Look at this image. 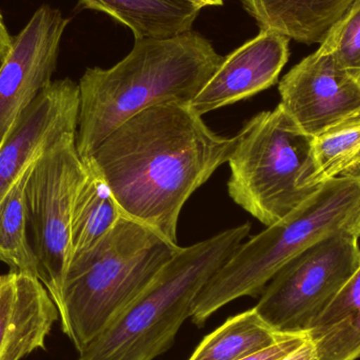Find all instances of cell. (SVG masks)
Wrapping results in <instances>:
<instances>
[{
	"label": "cell",
	"mask_w": 360,
	"mask_h": 360,
	"mask_svg": "<svg viewBox=\"0 0 360 360\" xmlns=\"http://www.w3.org/2000/svg\"><path fill=\"white\" fill-rule=\"evenodd\" d=\"M238 139L216 134L190 105L167 103L120 124L82 162L109 186L122 216L179 245L182 207Z\"/></svg>",
	"instance_id": "cell-1"
},
{
	"label": "cell",
	"mask_w": 360,
	"mask_h": 360,
	"mask_svg": "<svg viewBox=\"0 0 360 360\" xmlns=\"http://www.w3.org/2000/svg\"><path fill=\"white\" fill-rule=\"evenodd\" d=\"M224 57L198 32L135 39L131 52L110 69L88 68L80 78L76 148L86 160L120 124L143 110L188 105Z\"/></svg>",
	"instance_id": "cell-2"
},
{
	"label": "cell",
	"mask_w": 360,
	"mask_h": 360,
	"mask_svg": "<svg viewBox=\"0 0 360 360\" xmlns=\"http://www.w3.org/2000/svg\"><path fill=\"white\" fill-rule=\"evenodd\" d=\"M179 248L122 216L94 247L72 258L57 309L78 352L149 287Z\"/></svg>",
	"instance_id": "cell-3"
},
{
	"label": "cell",
	"mask_w": 360,
	"mask_h": 360,
	"mask_svg": "<svg viewBox=\"0 0 360 360\" xmlns=\"http://www.w3.org/2000/svg\"><path fill=\"white\" fill-rule=\"evenodd\" d=\"M342 231L360 236V175L321 184L287 217L241 243L197 296L191 315L193 323L202 326L237 298L262 295L290 260Z\"/></svg>",
	"instance_id": "cell-4"
},
{
	"label": "cell",
	"mask_w": 360,
	"mask_h": 360,
	"mask_svg": "<svg viewBox=\"0 0 360 360\" xmlns=\"http://www.w3.org/2000/svg\"><path fill=\"white\" fill-rule=\"evenodd\" d=\"M251 224L179 251L120 316L80 351L79 360H153L172 346L201 290L249 236Z\"/></svg>",
	"instance_id": "cell-5"
},
{
	"label": "cell",
	"mask_w": 360,
	"mask_h": 360,
	"mask_svg": "<svg viewBox=\"0 0 360 360\" xmlns=\"http://www.w3.org/2000/svg\"><path fill=\"white\" fill-rule=\"evenodd\" d=\"M238 136L228 160L229 195L264 226L287 217L321 186L315 184L313 137L281 103L254 116Z\"/></svg>",
	"instance_id": "cell-6"
},
{
	"label": "cell",
	"mask_w": 360,
	"mask_h": 360,
	"mask_svg": "<svg viewBox=\"0 0 360 360\" xmlns=\"http://www.w3.org/2000/svg\"><path fill=\"white\" fill-rule=\"evenodd\" d=\"M76 130L53 141L32 165L27 179V224L38 262V279L58 306L71 262V218L86 167L76 148Z\"/></svg>",
	"instance_id": "cell-7"
},
{
	"label": "cell",
	"mask_w": 360,
	"mask_h": 360,
	"mask_svg": "<svg viewBox=\"0 0 360 360\" xmlns=\"http://www.w3.org/2000/svg\"><path fill=\"white\" fill-rule=\"evenodd\" d=\"M359 235L342 231L290 260L266 285L256 311L279 334H309L360 266Z\"/></svg>",
	"instance_id": "cell-8"
},
{
	"label": "cell",
	"mask_w": 360,
	"mask_h": 360,
	"mask_svg": "<svg viewBox=\"0 0 360 360\" xmlns=\"http://www.w3.org/2000/svg\"><path fill=\"white\" fill-rule=\"evenodd\" d=\"M69 22L60 10L44 4L12 38L0 67V146L22 112L52 82Z\"/></svg>",
	"instance_id": "cell-9"
},
{
	"label": "cell",
	"mask_w": 360,
	"mask_h": 360,
	"mask_svg": "<svg viewBox=\"0 0 360 360\" xmlns=\"http://www.w3.org/2000/svg\"><path fill=\"white\" fill-rule=\"evenodd\" d=\"M281 107L310 137L360 112V84L331 54L302 59L279 82Z\"/></svg>",
	"instance_id": "cell-10"
},
{
	"label": "cell",
	"mask_w": 360,
	"mask_h": 360,
	"mask_svg": "<svg viewBox=\"0 0 360 360\" xmlns=\"http://www.w3.org/2000/svg\"><path fill=\"white\" fill-rule=\"evenodd\" d=\"M79 86L55 80L22 112L0 146V201L53 141L77 129Z\"/></svg>",
	"instance_id": "cell-11"
},
{
	"label": "cell",
	"mask_w": 360,
	"mask_h": 360,
	"mask_svg": "<svg viewBox=\"0 0 360 360\" xmlns=\"http://www.w3.org/2000/svg\"><path fill=\"white\" fill-rule=\"evenodd\" d=\"M290 40L276 32L260 31L224 57L190 103L191 109L202 116L274 86L289 60Z\"/></svg>",
	"instance_id": "cell-12"
},
{
	"label": "cell",
	"mask_w": 360,
	"mask_h": 360,
	"mask_svg": "<svg viewBox=\"0 0 360 360\" xmlns=\"http://www.w3.org/2000/svg\"><path fill=\"white\" fill-rule=\"evenodd\" d=\"M58 309L37 277L0 275V360H21L44 349Z\"/></svg>",
	"instance_id": "cell-13"
},
{
	"label": "cell",
	"mask_w": 360,
	"mask_h": 360,
	"mask_svg": "<svg viewBox=\"0 0 360 360\" xmlns=\"http://www.w3.org/2000/svg\"><path fill=\"white\" fill-rule=\"evenodd\" d=\"M260 31L306 44H321L359 0H239Z\"/></svg>",
	"instance_id": "cell-14"
},
{
	"label": "cell",
	"mask_w": 360,
	"mask_h": 360,
	"mask_svg": "<svg viewBox=\"0 0 360 360\" xmlns=\"http://www.w3.org/2000/svg\"><path fill=\"white\" fill-rule=\"evenodd\" d=\"M129 27L135 39L174 37L192 30L201 8L188 0H79Z\"/></svg>",
	"instance_id": "cell-15"
},
{
	"label": "cell",
	"mask_w": 360,
	"mask_h": 360,
	"mask_svg": "<svg viewBox=\"0 0 360 360\" xmlns=\"http://www.w3.org/2000/svg\"><path fill=\"white\" fill-rule=\"evenodd\" d=\"M308 336L319 360L360 359V266Z\"/></svg>",
	"instance_id": "cell-16"
},
{
	"label": "cell",
	"mask_w": 360,
	"mask_h": 360,
	"mask_svg": "<svg viewBox=\"0 0 360 360\" xmlns=\"http://www.w3.org/2000/svg\"><path fill=\"white\" fill-rule=\"evenodd\" d=\"M84 167L72 209L71 259L94 247L122 216L109 186Z\"/></svg>",
	"instance_id": "cell-17"
},
{
	"label": "cell",
	"mask_w": 360,
	"mask_h": 360,
	"mask_svg": "<svg viewBox=\"0 0 360 360\" xmlns=\"http://www.w3.org/2000/svg\"><path fill=\"white\" fill-rule=\"evenodd\" d=\"M283 335L253 308L226 319L200 342L188 360H243L272 346Z\"/></svg>",
	"instance_id": "cell-18"
},
{
	"label": "cell",
	"mask_w": 360,
	"mask_h": 360,
	"mask_svg": "<svg viewBox=\"0 0 360 360\" xmlns=\"http://www.w3.org/2000/svg\"><path fill=\"white\" fill-rule=\"evenodd\" d=\"M31 168L32 166L19 177L0 201V262L10 266L14 272L37 277V258L27 236L25 188Z\"/></svg>",
	"instance_id": "cell-19"
},
{
	"label": "cell",
	"mask_w": 360,
	"mask_h": 360,
	"mask_svg": "<svg viewBox=\"0 0 360 360\" xmlns=\"http://www.w3.org/2000/svg\"><path fill=\"white\" fill-rule=\"evenodd\" d=\"M315 184L360 175V112L313 137Z\"/></svg>",
	"instance_id": "cell-20"
},
{
	"label": "cell",
	"mask_w": 360,
	"mask_h": 360,
	"mask_svg": "<svg viewBox=\"0 0 360 360\" xmlns=\"http://www.w3.org/2000/svg\"><path fill=\"white\" fill-rule=\"evenodd\" d=\"M319 52L331 54L355 77L360 73V0L332 27Z\"/></svg>",
	"instance_id": "cell-21"
},
{
	"label": "cell",
	"mask_w": 360,
	"mask_h": 360,
	"mask_svg": "<svg viewBox=\"0 0 360 360\" xmlns=\"http://www.w3.org/2000/svg\"><path fill=\"white\" fill-rule=\"evenodd\" d=\"M308 338V334H283L272 346L243 360H281L302 346Z\"/></svg>",
	"instance_id": "cell-22"
},
{
	"label": "cell",
	"mask_w": 360,
	"mask_h": 360,
	"mask_svg": "<svg viewBox=\"0 0 360 360\" xmlns=\"http://www.w3.org/2000/svg\"><path fill=\"white\" fill-rule=\"evenodd\" d=\"M281 360H319L317 359L316 353H315L314 346L310 338L298 347L293 352L290 353L289 355Z\"/></svg>",
	"instance_id": "cell-23"
},
{
	"label": "cell",
	"mask_w": 360,
	"mask_h": 360,
	"mask_svg": "<svg viewBox=\"0 0 360 360\" xmlns=\"http://www.w3.org/2000/svg\"><path fill=\"white\" fill-rule=\"evenodd\" d=\"M12 36L8 33V27L4 22V16L0 12V67H1L6 55H8L11 46H12Z\"/></svg>",
	"instance_id": "cell-24"
},
{
	"label": "cell",
	"mask_w": 360,
	"mask_h": 360,
	"mask_svg": "<svg viewBox=\"0 0 360 360\" xmlns=\"http://www.w3.org/2000/svg\"><path fill=\"white\" fill-rule=\"evenodd\" d=\"M188 1L193 2L199 8H207V6H221L224 4V0H188Z\"/></svg>",
	"instance_id": "cell-25"
},
{
	"label": "cell",
	"mask_w": 360,
	"mask_h": 360,
	"mask_svg": "<svg viewBox=\"0 0 360 360\" xmlns=\"http://www.w3.org/2000/svg\"><path fill=\"white\" fill-rule=\"evenodd\" d=\"M356 79L359 80V82L360 84V73L359 74V76H357Z\"/></svg>",
	"instance_id": "cell-26"
}]
</instances>
